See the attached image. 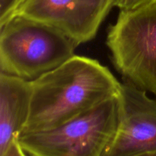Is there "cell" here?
Masks as SVG:
<instances>
[{
  "mask_svg": "<svg viewBox=\"0 0 156 156\" xmlns=\"http://www.w3.org/2000/svg\"><path fill=\"white\" fill-rule=\"evenodd\" d=\"M156 0H114V7L120 11H130L154 2Z\"/></svg>",
  "mask_w": 156,
  "mask_h": 156,
  "instance_id": "cell-9",
  "label": "cell"
},
{
  "mask_svg": "<svg viewBox=\"0 0 156 156\" xmlns=\"http://www.w3.org/2000/svg\"><path fill=\"white\" fill-rule=\"evenodd\" d=\"M114 0H26L15 15L55 27L77 46L94 39ZM14 17V16H13Z\"/></svg>",
  "mask_w": 156,
  "mask_h": 156,
  "instance_id": "cell-5",
  "label": "cell"
},
{
  "mask_svg": "<svg viewBox=\"0 0 156 156\" xmlns=\"http://www.w3.org/2000/svg\"><path fill=\"white\" fill-rule=\"evenodd\" d=\"M136 156H156V151L155 152H147V153L142 154V155H139Z\"/></svg>",
  "mask_w": 156,
  "mask_h": 156,
  "instance_id": "cell-11",
  "label": "cell"
},
{
  "mask_svg": "<svg viewBox=\"0 0 156 156\" xmlns=\"http://www.w3.org/2000/svg\"><path fill=\"white\" fill-rule=\"evenodd\" d=\"M31 105L23 133L53 129L120 93L122 84L108 67L74 56L32 82Z\"/></svg>",
  "mask_w": 156,
  "mask_h": 156,
  "instance_id": "cell-1",
  "label": "cell"
},
{
  "mask_svg": "<svg viewBox=\"0 0 156 156\" xmlns=\"http://www.w3.org/2000/svg\"><path fill=\"white\" fill-rule=\"evenodd\" d=\"M1 156H27V155L20 145L18 138H16L10 143L5 152Z\"/></svg>",
  "mask_w": 156,
  "mask_h": 156,
  "instance_id": "cell-10",
  "label": "cell"
},
{
  "mask_svg": "<svg viewBox=\"0 0 156 156\" xmlns=\"http://www.w3.org/2000/svg\"><path fill=\"white\" fill-rule=\"evenodd\" d=\"M120 114L119 94L57 127L21 134L18 140L30 156H105Z\"/></svg>",
  "mask_w": 156,
  "mask_h": 156,
  "instance_id": "cell-3",
  "label": "cell"
},
{
  "mask_svg": "<svg viewBox=\"0 0 156 156\" xmlns=\"http://www.w3.org/2000/svg\"><path fill=\"white\" fill-rule=\"evenodd\" d=\"M106 44L125 83L156 96V1L120 11Z\"/></svg>",
  "mask_w": 156,
  "mask_h": 156,
  "instance_id": "cell-4",
  "label": "cell"
},
{
  "mask_svg": "<svg viewBox=\"0 0 156 156\" xmlns=\"http://www.w3.org/2000/svg\"><path fill=\"white\" fill-rule=\"evenodd\" d=\"M121 114L116 135L105 156H136L156 151V100L123 82Z\"/></svg>",
  "mask_w": 156,
  "mask_h": 156,
  "instance_id": "cell-6",
  "label": "cell"
},
{
  "mask_svg": "<svg viewBox=\"0 0 156 156\" xmlns=\"http://www.w3.org/2000/svg\"><path fill=\"white\" fill-rule=\"evenodd\" d=\"M33 84L0 73V156L23 132L28 120Z\"/></svg>",
  "mask_w": 156,
  "mask_h": 156,
  "instance_id": "cell-7",
  "label": "cell"
},
{
  "mask_svg": "<svg viewBox=\"0 0 156 156\" xmlns=\"http://www.w3.org/2000/svg\"><path fill=\"white\" fill-rule=\"evenodd\" d=\"M77 47L55 27L16 15L0 26V73L33 82L71 59Z\"/></svg>",
  "mask_w": 156,
  "mask_h": 156,
  "instance_id": "cell-2",
  "label": "cell"
},
{
  "mask_svg": "<svg viewBox=\"0 0 156 156\" xmlns=\"http://www.w3.org/2000/svg\"><path fill=\"white\" fill-rule=\"evenodd\" d=\"M26 0H0V26L15 16Z\"/></svg>",
  "mask_w": 156,
  "mask_h": 156,
  "instance_id": "cell-8",
  "label": "cell"
}]
</instances>
